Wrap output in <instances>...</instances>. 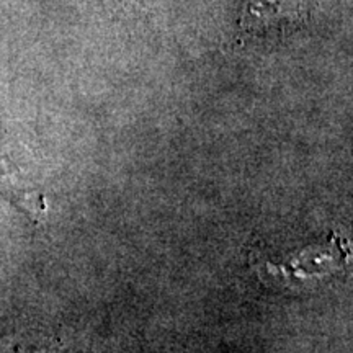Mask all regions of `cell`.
Masks as SVG:
<instances>
[{"instance_id":"1","label":"cell","mask_w":353,"mask_h":353,"mask_svg":"<svg viewBox=\"0 0 353 353\" xmlns=\"http://www.w3.org/2000/svg\"><path fill=\"white\" fill-rule=\"evenodd\" d=\"M306 20V7L301 0H247L241 25L257 38L283 37Z\"/></svg>"},{"instance_id":"2","label":"cell","mask_w":353,"mask_h":353,"mask_svg":"<svg viewBox=\"0 0 353 353\" xmlns=\"http://www.w3.org/2000/svg\"><path fill=\"white\" fill-rule=\"evenodd\" d=\"M0 193L34 224H41L46 218L48 206L44 195L8 161H0Z\"/></svg>"}]
</instances>
